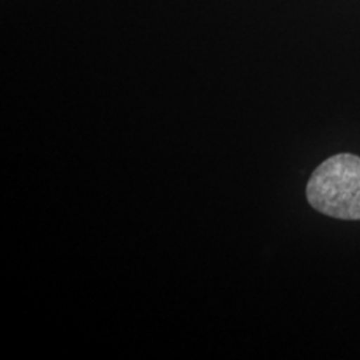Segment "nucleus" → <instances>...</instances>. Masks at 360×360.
Returning <instances> with one entry per match:
<instances>
[{
	"instance_id": "obj_1",
	"label": "nucleus",
	"mask_w": 360,
	"mask_h": 360,
	"mask_svg": "<svg viewBox=\"0 0 360 360\" xmlns=\"http://www.w3.org/2000/svg\"><path fill=\"white\" fill-rule=\"evenodd\" d=\"M307 199L327 217L360 220L359 156L339 154L324 160L309 178Z\"/></svg>"
}]
</instances>
